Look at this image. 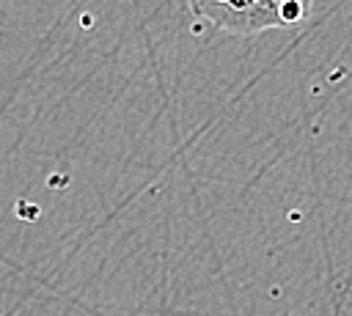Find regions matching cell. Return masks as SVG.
<instances>
[{"instance_id": "6da1fadb", "label": "cell", "mask_w": 352, "mask_h": 316, "mask_svg": "<svg viewBox=\"0 0 352 316\" xmlns=\"http://www.w3.org/2000/svg\"><path fill=\"white\" fill-rule=\"evenodd\" d=\"M195 19L234 33L256 36L272 27H289L308 16L311 0H187Z\"/></svg>"}]
</instances>
